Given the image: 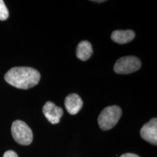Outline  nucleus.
I'll return each mask as SVG.
<instances>
[{
  "instance_id": "f257e3e1",
  "label": "nucleus",
  "mask_w": 157,
  "mask_h": 157,
  "mask_svg": "<svg viewBox=\"0 0 157 157\" xmlns=\"http://www.w3.org/2000/svg\"><path fill=\"white\" fill-rule=\"evenodd\" d=\"M41 75L38 71L31 67H14L5 75L9 84L18 89L27 90L38 84Z\"/></svg>"
},
{
  "instance_id": "f03ea898",
  "label": "nucleus",
  "mask_w": 157,
  "mask_h": 157,
  "mask_svg": "<svg viewBox=\"0 0 157 157\" xmlns=\"http://www.w3.org/2000/svg\"><path fill=\"white\" fill-rule=\"evenodd\" d=\"M122 114L120 107L111 105L105 108L98 117V124L101 129L109 130L112 129L118 123Z\"/></svg>"
},
{
  "instance_id": "7ed1b4c3",
  "label": "nucleus",
  "mask_w": 157,
  "mask_h": 157,
  "mask_svg": "<svg viewBox=\"0 0 157 157\" xmlns=\"http://www.w3.org/2000/svg\"><path fill=\"white\" fill-rule=\"evenodd\" d=\"M11 132L14 140L19 144L28 146L32 143V130L24 121L21 120L15 121L12 124Z\"/></svg>"
},
{
  "instance_id": "20e7f679",
  "label": "nucleus",
  "mask_w": 157,
  "mask_h": 157,
  "mask_svg": "<svg viewBox=\"0 0 157 157\" xmlns=\"http://www.w3.org/2000/svg\"><path fill=\"white\" fill-rule=\"evenodd\" d=\"M141 67V61L134 56H125L119 58L113 66L116 73L119 74H128L137 71Z\"/></svg>"
},
{
  "instance_id": "39448f33",
  "label": "nucleus",
  "mask_w": 157,
  "mask_h": 157,
  "mask_svg": "<svg viewBox=\"0 0 157 157\" xmlns=\"http://www.w3.org/2000/svg\"><path fill=\"white\" fill-rule=\"evenodd\" d=\"M43 113L47 119L52 124H56L60 122L63 111L61 108L57 106L52 102L48 101L43 106Z\"/></svg>"
},
{
  "instance_id": "423d86ee",
  "label": "nucleus",
  "mask_w": 157,
  "mask_h": 157,
  "mask_svg": "<svg viewBox=\"0 0 157 157\" xmlns=\"http://www.w3.org/2000/svg\"><path fill=\"white\" fill-rule=\"evenodd\" d=\"M140 135L143 139L153 145H157V119L154 118L140 129Z\"/></svg>"
},
{
  "instance_id": "0eeeda50",
  "label": "nucleus",
  "mask_w": 157,
  "mask_h": 157,
  "mask_svg": "<svg viewBox=\"0 0 157 157\" xmlns=\"http://www.w3.org/2000/svg\"><path fill=\"white\" fill-rule=\"evenodd\" d=\"M82 105L83 101L77 94H70L65 99V106L68 112L71 115H75L78 113Z\"/></svg>"
},
{
  "instance_id": "6e6552de",
  "label": "nucleus",
  "mask_w": 157,
  "mask_h": 157,
  "mask_svg": "<svg viewBox=\"0 0 157 157\" xmlns=\"http://www.w3.org/2000/svg\"><path fill=\"white\" fill-rule=\"evenodd\" d=\"M135 34L131 30H117L111 34V39L118 44H127L135 38Z\"/></svg>"
},
{
  "instance_id": "1a4fd4ad",
  "label": "nucleus",
  "mask_w": 157,
  "mask_h": 157,
  "mask_svg": "<svg viewBox=\"0 0 157 157\" xmlns=\"http://www.w3.org/2000/svg\"><path fill=\"white\" fill-rule=\"evenodd\" d=\"M93 52L91 44L87 41H82L76 48V56L79 60L85 61L91 57Z\"/></svg>"
},
{
  "instance_id": "9d476101",
  "label": "nucleus",
  "mask_w": 157,
  "mask_h": 157,
  "mask_svg": "<svg viewBox=\"0 0 157 157\" xmlns=\"http://www.w3.org/2000/svg\"><path fill=\"white\" fill-rule=\"evenodd\" d=\"M9 12L6 7L5 2L0 0V21H5L8 18Z\"/></svg>"
},
{
  "instance_id": "9b49d317",
  "label": "nucleus",
  "mask_w": 157,
  "mask_h": 157,
  "mask_svg": "<svg viewBox=\"0 0 157 157\" xmlns=\"http://www.w3.org/2000/svg\"><path fill=\"white\" fill-rule=\"evenodd\" d=\"M3 157H18L17 154L15 153L14 151H7L3 155Z\"/></svg>"
},
{
  "instance_id": "f8f14e48",
  "label": "nucleus",
  "mask_w": 157,
  "mask_h": 157,
  "mask_svg": "<svg viewBox=\"0 0 157 157\" xmlns=\"http://www.w3.org/2000/svg\"><path fill=\"white\" fill-rule=\"evenodd\" d=\"M119 157H140L139 156H137V154H130V153H127V154H122L121 156Z\"/></svg>"
},
{
  "instance_id": "ddd939ff",
  "label": "nucleus",
  "mask_w": 157,
  "mask_h": 157,
  "mask_svg": "<svg viewBox=\"0 0 157 157\" xmlns=\"http://www.w3.org/2000/svg\"><path fill=\"white\" fill-rule=\"evenodd\" d=\"M93 2H105V1H93Z\"/></svg>"
}]
</instances>
